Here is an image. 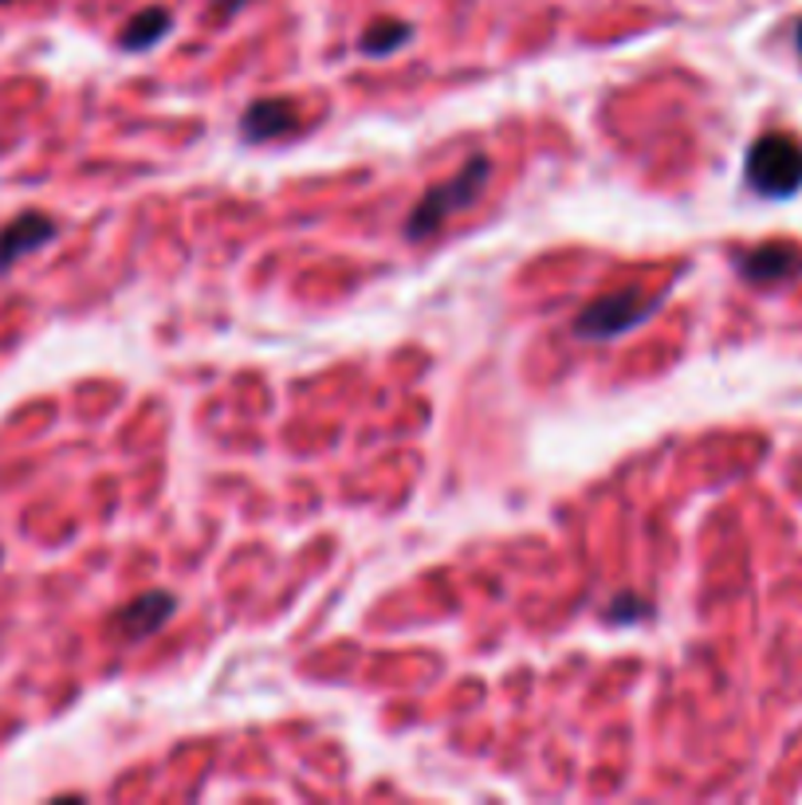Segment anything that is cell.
Returning a JSON list of instances; mask_svg holds the SVG:
<instances>
[{
  "label": "cell",
  "instance_id": "obj_12",
  "mask_svg": "<svg viewBox=\"0 0 802 805\" xmlns=\"http://www.w3.org/2000/svg\"><path fill=\"white\" fill-rule=\"evenodd\" d=\"M0 4H9V0H0Z\"/></svg>",
  "mask_w": 802,
  "mask_h": 805
},
{
  "label": "cell",
  "instance_id": "obj_1",
  "mask_svg": "<svg viewBox=\"0 0 802 805\" xmlns=\"http://www.w3.org/2000/svg\"><path fill=\"white\" fill-rule=\"evenodd\" d=\"M488 178H492V161H488L484 153H477V158H469V165H460L449 181L425 189V197L417 201L414 213H409V221H406L409 240L414 244L434 240L452 216L477 205V197L488 189Z\"/></svg>",
  "mask_w": 802,
  "mask_h": 805
},
{
  "label": "cell",
  "instance_id": "obj_11",
  "mask_svg": "<svg viewBox=\"0 0 802 805\" xmlns=\"http://www.w3.org/2000/svg\"><path fill=\"white\" fill-rule=\"evenodd\" d=\"M794 44H799V52H802V24H799V32H794Z\"/></svg>",
  "mask_w": 802,
  "mask_h": 805
},
{
  "label": "cell",
  "instance_id": "obj_6",
  "mask_svg": "<svg viewBox=\"0 0 802 805\" xmlns=\"http://www.w3.org/2000/svg\"><path fill=\"white\" fill-rule=\"evenodd\" d=\"M299 130V110L291 99H256L244 110L240 135L248 142H271V138H288Z\"/></svg>",
  "mask_w": 802,
  "mask_h": 805
},
{
  "label": "cell",
  "instance_id": "obj_9",
  "mask_svg": "<svg viewBox=\"0 0 802 805\" xmlns=\"http://www.w3.org/2000/svg\"><path fill=\"white\" fill-rule=\"evenodd\" d=\"M409 36H414V28L402 24V20H378V24H370L366 32H362L359 52L362 55H389V52H397V47L406 44Z\"/></svg>",
  "mask_w": 802,
  "mask_h": 805
},
{
  "label": "cell",
  "instance_id": "obj_7",
  "mask_svg": "<svg viewBox=\"0 0 802 805\" xmlns=\"http://www.w3.org/2000/svg\"><path fill=\"white\" fill-rule=\"evenodd\" d=\"M739 268L751 283H779V279H791L802 271V248H794V244H759L756 251L744 256Z\"/></svg>",
  "mask_w": 802,
  "mask_h": 805
},
{
  "label": "cell",
  "instance_id": "obj_5",
  "mask_svg": "<svg viewBox=\"0 0 802 805\" xmlns=\"http://www.w3.org/2000/svg\"><path fill=\"white\" fill-rule=\"evenodd\" d=\"M173 593H162V590H153V593H142V598H135L130 605H122L115 613V629L122 633V641L127 644H138V641H146L150 633H158V629L165 625V621L173 618Z\"/></svg>",
  "mask_w": 802,
  "mask_h": 805
},
{
  "label": "cell",
  "instance_id": "obj_3",
  "mask_svg": "<svg viewBox=\"0 0 802 805\" xmlns=\"http://www.w3.org/2000/svg\"><path fill=\"white\" fill-rule=\"evenodd\" d=\"M653 314V303L641 291H613L602 296L598 303H590L582 314L575 319V334L578 339H613V334H625L633 326Z\"/></svg>",
  "mask_w": 802,
  "mask_h": 805
},
{
  "label": "cell",
  "instance_id": "obj_2",
  "mask_svg": "<svg viewBox=\"0 0 802 805\" xmlns=\"http://www.w3.org/2000/svg\"><path fill=\"white\" fill-rule=\"evenodd\" d=\"M748 185L759 197L783 201L802 189V142L791 135H763L748 150Z\"/></svg>",
  "mask_w": 802,
  "mask_h": 805
},
{
  "label": "cell",
  "instance_id": "obj_10",
  "mask_svg": "<svg viewBox=\"0 0 802 805\" xmlns=\"http://www.w3.org/2000/svg\"><path fill=\"white\" fill-rule=\"evenodd\" d=\"M240 4H244V0H213V17H217V20H233Z\"/></svg>",
  "mask_w": 802,
  "mask_h": 805
},
{
  "label": "cell",
  "instance_id": "obj_4",
  "mask_svg": "<svg viewBox=\"0 0 802 805\" xmlns=\"http://www.w3.org/2000/svg\"><path fill=\"white\" fill-rule=\"evenodd\" d=\"M55 236V221L44 213H20L17 221H9L0 228V271H9L12 264H20L24 256L40 251Z\"/></svg>",
  "mask_w": 802,
  "mask_h": 805
},
{
  "label": "cell",
  "instance_id": "obj_8",
  "mask_svg": "<svg viewBox=\"0 0 802 805\" xmlns=\"http://www.w3.org/2000/svg\"><path fill=\"white\" fill-rule=\"evenodd\" d=\"M170 28H173V17L165 9H142L127 28H122L118 44L127 47V52H146V47H153L158 40L170 36Z\"/></svg>",
  "mask_w": 802,
  "mask_h": 805
}]
</instances>
